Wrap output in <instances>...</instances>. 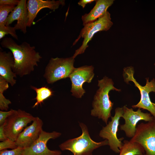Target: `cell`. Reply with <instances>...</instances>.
<instances>
[{
	"mask_svg": "<svg viewBox=\"0 0 155 155\" xmlns=\"http://www.w3.org/2000/svg\"><path fill=\"white\" fill-rule=\"evenodd\" d=\"M8 82L4 78L0 76V109L1 111H7L9 105L11 103V101L6 98L3 94L4 92L9 88Z\"/></svg>",
	"mask_w": 155,
	"mask_h": 155,
	"instance_id": "21",
	"label": "cell"
},
{
	"mask_svg": "<svg viewBox=\"0 0 155 155\" xmlns=\"http://www.w3.org/2000/svg\"><path fill=\"white\" fill-rule=\"evenodd\" d=\"M7 34H8L7 32L2 30H0V39H1L4 38L5 36Z\"/></svg>",
	"mask_w": 155,
	"mask_h": 155,
	"instance_id": "28",
	"label": "cell"
},
{
	"mask_svg": "<svg viewBox=\"0 0 155 155\" xmlns=\"http://www.w3.org/2000/svg\"><path fill=\"white\" fill-rule=\"evenodd\" d=\"M35 118L24 111L14 110L4 123V131L7 138L15 141L23 129Z\"/></svg>",
	"mask_w": 155,
	"mask_h": 155,
	"instance_id": "7",
	"label": "cell"
},
{
	"mask_svg": "<svg viewBox=\"0 0 155 155\" xmlns=\"http://www.w3.org/2000/svg\"><path fill=\"white\" fill-rule=\"evenodd\" d=\"M94 0H80L78 3V4L79 5L82 6L83 8H84L86 5L88 4H90L92 3Z\"/></svg>",
	"mask_w": 155,
	"mask_h": 155,
	"instance_id": "27",
	"label": "cell"
},
{
	"mask_svg": "<svg viewBox=\"0 0 155 155\" xmlns=\"http://www.w3.org/2000/svg\"><path fill=\"white\" fill-rule=\"evenodd\" d=\"M14 64L13 55L11 51H0V76L13 86L16 83L14 78L17 75L12 69Z\"/></svg>",
	"mask_w": 155,
	"mask_h": 155,
	"instance_id": "16",
	"label": "cell"
},
{
	"mask_svg": "<svg viewBox=\"0 0 155 155\" xmlns=\"http://www.w3.org/2000/svg\"><path fill=\"white\" fill-rule=\"evenodd\" d=\"M14 110L11 109L8 111H0V125L4 123L7 118L13 112Z\"/></svg>",
	"mask_w": 155,
	"mask_h": 155,
	"instance_id": "24",
	"label": "cell"
},
{
	"mask_svg": "<svg viewBox=\"0 0 155 155\" xmlns=\"http://www.w3.org/2000/svg\"><path fill=\"white\" fill-rule=\"evenodd\" d=\"M4 124L0 125V141H3L7 140V138L4 131Z\"/></svg>",
	"mask_w": 155,
	"mask_h": 155,
	"instance_id": "26",
	"label": "cell"
},
{
	"mask_svg": "<svg viewBox=\"0 0 155 155\" xmlns=\"http://www.w3.org/2000/svg\"><path fill=\"white\" fill-rule=\"evenodd\" d=\"M65 4L64 0H28L27 3V7L28 12V20L27 27H30L34 22L38 12L44 8L55 10L57 9L60 5Z\"/></svg>",
	"mask_w": 155,
	"mask_h": 155,
	"instance_id": "15",
	"label": "cell"
},
{
	"mask_svg": "<svg viewBox=\"0 0 155 155\" xmlns=\"http://www.w3.org/2000/svg\"><path fill=\"white\" fill-rule=\"evenodd\" d=\"M17 147L15 142L9 138L0 142V151L8 148L13 149Z\"/></svg>",
	"mask_w": 155,
	"mask_h": 155,
	"instance_id": "22",
	"label": "cell"
},
{
	"mask_svg": "<svg viewBox=\"0 0 155 155\" xmlns=\"http://www.w3.org/2000/svg\"><path fill=\"white\" fill-rule=\"evenodd\" d=\"M154 65H155V63H154Z\"/></svg>",
	"mask_w": 155,
	"mask_h": 155,
	"instance_id": "30",
	"label": "cell"
},
{
	"mask_svg": "<svg viewBox=\"0 0 155 155\" xmlns=\"http://www.w3.org/2000/svg\"><path fill=\"white\" fill-rule=\"evenodd\" d=\"M31 124L25 128L15 141L18 147L25 148L32 144L39 138L43 130V122L36 117Z\"/></svg>",
	"mask_w": 155,
	"mask_h": 155,
	"instance_id": "13",
	"label": "cell"
},
{
	"mask_svg": "<svg viewBox=\"0 0 155 155\" xmlns=\"http://www.w3.org/2000/svg\"><path fill=\"white\" fill-rule=\"evenodd\" d=\"M24 148L18 147L10 150L5 149L0 151V155H22Z\"/></svg>",
	"mask_w": 155,
	"mask_h": 155,
	"instance_id": "23",
	"label": "cell"
},
{
	"mask_svg": "<svg viewBox=\"0 0 155 155\" xmlns=\"http://www.w3.org/2000/svg\"><path fill=\"white\" fill-rule=\"evenodd\" d=\"M0 43L2 47L9 49L12 53L14 60L13 71L21 77L33 71L42 58L35 47L26 42L19 44L12 38L6 37Z\"/></svg>",
	"mask_w": 155,
	"mask_h": 155,
	"instance_id": "1",
	"label": "cell"
},
{
	"mask_svg": "<svg viewBox=\"0 0 155 155\" xmlns=\"http://www.w3.org/2000/svg\"><path fill=\"white\" fill-rule=\"evenodd\" d=\"M134 70L132 66L128 67L123 69V75L125 82L128 84L130 81L133 82L140 90L141 94V99L139 102L132 107L133 108H138L148 111L155 119V107L151 101L149 96L150 92H153L155 93V80L153 79L149 82V78H146V84L142 86L134 78Z\"/></svg>",
	"mask_w": 155,
	"mask_h": 155,
	"instance_id": "5",
	"label": "cell"
},
{
	"mask_svg": "<svg viewBox=\"0 0 155 155\" xmlns=\"http://www.w3.org/2000/svg\"><path fill=\"white\" fill-rule=\"evenodd\" d=\"M30 87L35 91L36 93V97L34 99L36 100V102L33 106V108L38 106L39 104L41 105L44 100L53 95V91L51 88L47 86H45L37 88L31 86Z\"/></svg>",
	"mask_w": 155,
	"mask_h": 155,
	"instance_id": "20",
	"label": "cell"
},
{
	"mask_svg": "<svg viewBox=\"0 0 155 155\" xmlns=\"http://www.w3.org/2000/svg\"><path fill=\"white\" fill-rule=\"evenodd\" d=\"M114 0H96V4L88 13L82 16L83 25L94 22L103 16L106 13L108 8L113 3Z\"/></svg>",
	"mask_w": 155,
	"mask_h": 155,
	"instance_id": "17",
	"label": "cell"
},
{
	"mask_svg": "<svg viewBox=\"0 0 155 155\" xmlns=\"http://www.w3.org/2000/svg\"><path fill=\"white\" fill-rule=\"evenodd\" d=\"M79 125L82 131L79 137L68 140L59 146L62 150H68L73 155H92L93 151L101 146L108 145L107 140L100 142L93 140L89 135L87 126L82 123Z\"/></svg>",
	"mask_w": 155,
	"mask_h": 155,
	"instance_id": "3",
	"label": "cell"
},
{
	"mask_svg": "<svg viewBox=\"0 0 155 155\" xmlns=\"http://www.w3.org/2000/svg\"><path fill=\"white\" fill-rule=\"evenodd\" d=\"M16 6L13 5H0V30L7 32L16 40L18 39L14 27L6 26V20L9 14L14 9Z\"/></svg>",
	"mask_w": 155,
	"mask_h": 155,
	"instance_id": "18",
	"label": "cell"
},
{
	"mask_svg": "<svg viewBox=\"0 0 155 155\" xmlns=\"http://www.w3.org/2000/svg\"><path fill=\"white\" fill-rule=\"evenodd\" d=\"M114 84L112 80L106 76L98 80L99 88L94 96L93 109L91 112L92 116L102 119L106 124L108 119L111 117V111L113 105L110 99L109 93L111 90L121 91L115 88Z\"/></svg>",
	"mask_w": 155,
	"mask_h": 155,
	"instance_id": "2",
	"label": "cell"
},
{
	"mask_svg": "<svg viewBox=\"0 0 155 155\" xmlns=\"http://www.w3.org/2000/svg\"><path fill=\"white\" fill-rule=\"evenodd\" d=\"M123 144L120 149L119 155H144L145 152L140 144L124 140Z\"/></svg>",
	"mask_w": 155,
	"mask_h": 155,
	"instance_id": "19",
	"label": "cell"
},
{
	"mask_svg": "<svg viewBox=\"0 0 155 155\" xmlns=\"http://www.w3.org/2000/svg\"><path fill=\"white\" fill-rule=\"evenodd\" d=\"M19 0H0V5H17L19 2Z\"/></svg>",
	"mask_w": 155,
	"mask_h": 155,
	"instance_id": "25",
	"label": "cell"
},
{
	"mask_svg": "<svg viewBox=\"0 0 155 155\" xmlns=\"http://www.w3.org/2000/svg\"><path fill=\"white\" fill-rule=\"evenodd\" d=\"M123 108V113L122 117L125 120V123L120 125V129L124 131L126 135L129 138H132L134 136L136 125L139 121L144 120L149 122L154 119L150 113H143L140 108L134 111L132 108H128L125 105Z\"/></svg>",
	"mask_w": 155,
	"mask_h": 155,
	"instance_id": "12",
	"label": "cell"
},
{
	"mask_svg": "<svg viewBox=\"0 0 155 155\" xmlns=\"http://www.w3.org/2000/svg\"><path fill=\"white\" fill-rule=\"evenodd\" d=\"M94 67L92 66H83L75 68L70 75L69 78L71 82L70 91L72 95L77 98H81L85 93L82 88L85 82L90 83L94 76Z\"/></svg>",
	"mask_w": 155,
	"mask_h": 155,
	"instance_id": "10",
	"label": "cell"
},
{
	"mask_svg": "<svg viewBox=\"0 0 155 155\" xmlns=\"http://www.w3.org/2000/svg\"><path fill=\"white\" fill-rule=\"evenodd\" d=\"M61 133L53 131L47 132L42 130L38 139L31 146L23 149L22 155H61L58 150H51L47 146L50 139H55L61 136Z\"/></svg>",
	"mask_w": 155,
	"mask_h": 155,
	"instance_id": "11",
	"label": "cell"
},
{
	"mask_svg": "<svg viewBox=\"0 0 155 155\" xmlns=\"http://www.w3.org/2000/svg\"><path fill=\"white\" fill-rule=\"evenodd\" d=\"M113 24V22L111 21L110 13L108 11L103 16L94 22L84 25L78 36L73 44V45L75 44L81 37L84 38L81 46L75 50L73 57L75 59L78 55L84 52L88 46V43L96 33L98 32L108 30Z\"/></svg>",
	"mask_w": 155,
	"mask_h": 155,
	"instance_id": "4",
	"label": "cell"
},
{
	"mask_svg": "<svg viewBox=\"0 0 155 155\" xmlns=\"http://www.w3.org/2000/svg\"><path fill=\"white\" fill-rule=\"evenodd\" d=\"M72 56L66 58H52L45 69L44 77L47 83L52 84L61 79L69 78L75 68Z\"/></svg>",
	"mask_w": 155,
	"mask_h": 155,
	"instance_id": "6",
	"label": "cell"
},
{
	"mask_svg": "<svg viewBox=\"0 0 155 155\" xmlns=\"http://www.w3.org/2000/svg\"><path fill=\"white\" fill-rule=\"evenodd\" d=\"M26 0H20L18 4L9 15L6 20V26H9L14 21L17 22L14 26L16 30H20L24 34L27 32L28 22V12Z\"/></svg>",
	"mask_w": 155,
	"mask_h": 155,
	"instance_id": "14",
	"label": "cell"
},
{
	"mask_svg": "<svg viewBox=\"0 0 155 155\" xmlns=\"http://www.w3.org/2000/svg\"><path fill=\"white\" fill-rule=\"evenodd\" d=\"M123 113V108H117L115 110V114L111 117V121L105 127H103L99 133V136L103 139L107 140L110 149L116 153H120L123 143L122 141L124 138H118L117 133L119 124V119L122 117Z\"/></svg>",
	"mask_w": 155,
	"mask_h": 155,
	"instance_id": "9",
	"label": "cell"
},
{
	"mask_svg": "<svg viewBox=\"0 0 155 155\" xmlns=\"http://www.w3.org/2000/svg\"><path fill=\"white\" fill-rule=\"evenodd\" d=\"M152 104L154 105V106L155 107V103H153L152 102Z\"/></svg>",
	"mask_w": 155,
	"mask_h": 155,
	"instance_id": "29",
	"label": "cell"
},
{
	"mask_svg": "<svg viewBox=\"0 0 155 155\" xmlns=\"http://www.w3.org/2000/svg\"><path fill=\"white\" fill-rule=\"evenodd\" d=\"M130 141L140 144L145 150L144 155H155V119L137 125Z\"/></svg>",
	"mask_w": 155,
	"mask_h": 155,
	"instance_id": "8",
	"label": "cell"
}]
</instances>
